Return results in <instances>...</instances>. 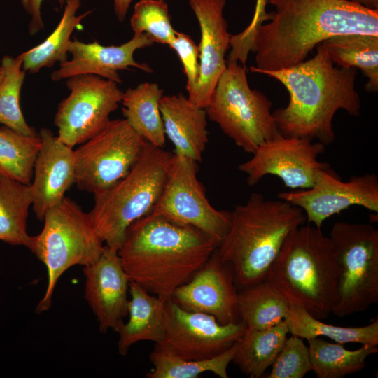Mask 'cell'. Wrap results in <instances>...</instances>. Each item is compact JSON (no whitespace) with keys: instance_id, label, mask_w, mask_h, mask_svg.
I'll return each mask as SVG.
<instances>
[{"instance_id":"obj_1","label":"cell","mask_w":378,"mask_h":378,"mask_svg":"<svg viewBox=\"0 0 378 378\" xmlns=\"http://www.w3.org/2000/svg\"><path fill=\"white\" fill-rule=\"evenodd\" d=\"M267 4L275 10L255 35L253 73L295 66L318 44L338 35L378 36V9L349 0H267Z\"/></svg>"},{"instance_id":"obj_2","label":"cell","mask_w":378,"mask_h":378,"mask_svg":"<svg viewBox=\"0 0 378 378\" xmlns=\"http://www.w3.org/2000/svg\"><path fill=\"white\" fill-rule=\"evenodd\" d=\"M218 247L200 230L150 213L127 228L118 253L130 281L167 301Z\"/></svg>"},{"instance_id":"obj_3","label":"cell","mask_w":378,"mask_h":378,"mask_svg":"<svg viewBox=\"0 0 378 378\" xmlns=\"http://www.w3.org/2000/svg\"><path fill=\"white\" fill-rule=\"evenodd\" d=\"M258 74L277 80L288 92V105L273 112L278 131L285 136L316 139L330 145L335 138L332 125L335 113L342 109L352 116L360 115L356 68L335 65L323 43L308 60Z\"/></svg>"},{"instance_id":"obj_4","label":"cell","mask_w":378,"mask_h":378,"mask_svg":"<svg viewBox=\"0 0 378 378\" xmlns=\"http://www.w3.org/2000/svg\"><path fill=\"white\" fill-rule=\"evenodd\" d=\"M303 211L278 198L259 192L230 211L228 232L217 248L220 260L231 265L241 289L264 280L286 239L304 225Z\"/></svg>"},{"instance_id":"obj_5","label":"cell","mask_w":378,"mask_h":378,"mask_svg":"<svg viewBox=\"0 0 378 378\" xmlns=\"http://www.w3.org/2000/svg\"><path fill=\"white\" fill-rule=\"evenodd\" d=\"M340 269L332 241L315 226L300 225L286 239L266 278L314 318H327L339 297Z\"/></svg>"},{"instance_id":"obj_6","label":"cell","mask_w":378,"mask_h":378,"mask_svg":"<svg viewBox=\"0 0 378 378\" xmlns=\"http://www.w3.org/2000/svg\"><path fill=\"white\" fill-rule=\"evenodd\" d=\"M173 154L148 141L130 172L94 195L89 215L105 245L118 249L127 228L150 214L163 189Z\"/></svg>"},{"instance_id":"obj_7","label":"cell","mask_w":378,"mask_h":378,"mask_svg":"<svg viewBox=\"0 0 378 378\" xmlns=\"http://www.w3.org/2000/svg\"><path fill=\"white\" fill-rule=\"evenodd\" d=\"M42 230L31 236L29 249L46 267L48 285L36 312L49 310L56 284L75 265H90L103 252L104 245L96 232L89 213L64 197L46 213Z\"/></svg>"},{"instance_id":"obj_8","label":"cell","mask_w":378,"mask_h":378,"mask_svg":"<svg viewBox=\"0 0 378 378\" xmlns=\"http://www.w3.org/2000/svg\"><path fill=\"white\" fill-rule=\"evenodd\" d=\"M272 105L263 93L251 88L246 66L227 62L205 110L237 146L253 154L279 132Z\"/></svg>"},{"instance_id":"obj_9","label":"cell","mask_w":378,"mask_h":378,"mask_svg":"<svg viewBox=\"0 0 378 378\" xmlns=\"http://www.w3.org/2000/svg\"><path fill=\"white\" fill-rule=\"evenodd\" d=\"M329 237L340 276L338 302L332 314L344 317L378 302V230L370 223L336 222Z\"/></svg>"},{"instance_id":"obj_10","label":"cell","mask_w":378,"mask_h":378,"mask_svg":"<svg viewBox=\"0 0 378 378\" xmlns=\"http://www.w3.org/2000/svg\"><path fill=\"white\" fill-rule=\"evenodd\" d=\"M146 142L125 119L110 120L74 150L78 189L95 195L114 185L136 164Z\"/></svg>"},{"instance_id":"obj_11","label":"cell","mask_w":378,"mask_h":378,"mask_svg":"<svg viewBox=\"0 0 378 378\" xmlns=\"http://www.w3.org/2000/svg\"><path fill=\"white\" fill-rule=\"evenodd\" d=\"M197 172V162L173 154L161 195L150 213L192 226L219 246L230 227V211L210 204Z\"/></svg>"},{"instance_id":"obj_12","label":"cell","mask_w":378,"mask_h":378,"mask_svg":"<svg viewBox=\"0 0 378 378\" xmlns=\"http://www.w3.org/2000/svg\"><path fill=\"white\" fill-rule=\"evenodd\" d=\"M69 94L57 107L54 124L57 137L74 148L99 132L121 102L123 92L116 83L92 74L67 78Z\"/></svg>"},{"instance_id":"obj_13","label":"cell","mask_w":378,"mask_h":378,"mask_svg":"<svg viewBox=\"0 0 378 378\" xmlns=\"http://www.w3.org/2000/svg\"><path fill=\"white\" fill-rule=\"evenodd\" d=\"M326 145L307 137L285 136L278 132L262 144L248 160L238 169L246 175L248 186L256 185L265 176L275 175L293 190L311 188L318 172L330 167L318 157Z\"/></svg>"},{"instance_id":"obj_14","label":"cell","mask_w":378,"mask_h":378,"mask_svg":"<svg viewBox=\"0 0 378 378\" xmlns=\"http://www.w3.org/2000/svg\"><path fill=\"white\" fill-rule=\"evenodd\" d=\"M165 333L155 348L187 360H205L231 348L244 335L240 321L223 325L209 314L189 312L171 300L166 302Z\"/></svg>"},{"instance_id":"obj_15","label":"cell","mask_w":378,"mask_h":378,"mask_svg":"<svg viewBox=\"0 0 378 378\" xmlns=\"http://www.w3.org/2000/svg\"><path fill=\"white\" fill-rule=\"evenodd\" d=\"M277 197L300 208L309 223L321 228L334 214L360 206L378 212V177L374 174L351 176L344 181L330 167L319 170L307 189L280 192Z\"/></svg>"},{"instance_id":"obj_16","label":"cell","mask_w":378,"mask_h":378,"mask_svg":"<svg viewBox=\"0 0 378 378\" xmlns=\"http://www.w3.org/2000/svg\"><path fill=\"white\" fill-rule=\"evenodd\" d=\"M170 300L185 310L211 315L223 325L240 321L233 270L220 260L216 250L174 291Z\"/></svg>"},{"instance_id":"obj_17","label":"cell","mask_w":378,"mask_h":378,"mask_svg":"<svg viewBox=\"0 0 378 378\" xmlns=\"http://www.w3.org/2000/svg\"><path fill=\"white\" fill-rule=\"evenodd\" d=\"M199 23L200 72L197 82L188 98L205 108L218 81L227 67L225 54L230 48L231 34L223 10L226 0H188Z\"/></svg>"},{"instance_id":"obj_18","label":"cell","mask_w":378,"mask_h":378,"mask_svg":"<svg viewBox=\"0 0 378 378\" xmlns=\"http://www.w3.org/2000/svg\"><path fill=\"white\" fill-rule=\"evenodd\" d=\"M83 274L85 299L97 318L99 330L117 332L128 314L130 283L118 249L104 245L99 258L84 267Z\"/></svg>"},{"instance_id":"obj_19","label":"cell","mask_w":378,"mask_h":378,"mask_svg":"<svg viewBox=\"0 0 378 378\" xmlns=\"http://www.w3.org/2000/svg\"><path fill=\"white\" fill-rule=\"evenodd\" d=\"M153 43L145 34H134L130 41L120 46H102L97 41L84 43L74 38L69 47L71 59L60 63L59 67L51 74V79L59 81L76 75L92 74L120 84L122 80L119 71L134 67L152 73L153 69L146 63L136 62L134 54Z\"/></svg>"},{"instance_id":"obj_20","label":"cell","mask_w":378,"mask_h":378,"mask_svg":"<svg viewBox=\"0 0 378 378\" xmlns=\"http://www.w3.org/2000/svg\"><path fill=\"white\" fill-rule=\"evenodd\" d=\"M38 134L41 145L29 186L32 209L36 217L43 220L47 211L59 203L75 184L76 169L73 148L49 129L42 128Z\"/></svg>"},{"instance_id":"obj_21","label":"cell","mask_w":378,"mask_h":378,"mask_svg":"<svg viewBox=\"0 0 378 378\" xmlns=\"http://www.w3.org/2000/svg\"><path fill=\"white\" fill-rule=\"evenodd\" d=\"M160 110L165 136L174 144V154L201 162L209 142L205 108L178 94L163 96Z\"/></svg>"},{"instance_id":"obj_22","label":"cell","mask_w":378,"mask_h":378,"mask_svg":"<svg viewBox=\"0 0 378 378\" xmlns=\"http://www.w3.org/2000/svg\"><path fill=\"white\" fill-rule=\"evenodd\" d=\"M128 303L129 320L117 330L118 353L125 356L130 348L141 341L160 343L165 333V300L130 281Z\"/></svg>"},{"instance_id":"obj_23","label":"cell","mask_w":378,"mask_h":378,"mask_svg":"<svg viewBox=\"0 0 378 378\" xmlns=\"http://www.w3.org/2000/svg\"><path fill=\"white\" fill-rule=\"evenodd\" d=\"M163 90L155 83L144 82L123 92L122 113L129 125L148 143L160 148L166 136L160 110Z\"/></svg>"},{"instance_id":"obj_24","label":"cell","mask_w":378,"mask_h":378,"mask_svg":"<svg viewBox=\"0 0 378 378\" xmlns=\"http://www.w3.org/2000/svg\"><path fill=\"white\" fill-rule=\"evenodd\" d=\"M288 334V326L286 319L267 329L246 328L237 343L232 362L251 378L262 377L275 360Z\"/></svg>"},{"instance_id":"obj_25","label":"cell","mask_w":378,"mask_h":378,"mask_svg":"<svg viewBox=\"0 0 378 378\" xmlns=\"http://www.w3.org/2000/svg\"><path fill=\"white\" fill-rule=\"evenodd\" d=\"M290 307L288 298L266 279L239 292V318L246 329L273 327L288 318Z\"/></svg>"},{"instance_id":"obj_26","label":"cell","mask_w":378,"mask_h":378,"mask_svg":"<svg viewBox=\"0 0 378 378\" xmlns=\"http://www.w3.org/2000/svg\"><path fill=\"white\" fill-rule=\"evenodd\" d=\"M81 6L80 0H66L62 18L52 32L42 43L19 56L22 60V69L36 74L41 68L51 67L68 59L70 37L76 28L92 10L77 15Z\"/></svg>"},{"instance_id":"obj_27","label":"cell","mask_w":378,"mask_h":378,"mask_svg":"<svg viewBox=\"0 0 378 378\" xmlns=\"http://www.w3.org/2000/svg\"><path fill=\"white\" fill-rule=\"evenodd\" d=\"M335 65L358 68L368 78L365 89L378 91V36L349 34L338 35L323 42Z\"/></svg>"},{"instance_id":"obj_28","label":"cell","mask_w":378,"mask_h":378,"mask_svg":"<svg viewBox=\"0 0 378 378\" xmlns=\"http://www.w3.org/2000/svg\"><path fill=\"white\" fill-rule=\"evenodd\" d=\"M32 199L29 185L0 177V240L29 248L27 220Z\"/></svg>"},{"instance_id":"obj_29","label":"cell","mask_w":378,"mask_h":378,"mask_svg":"<svg viewBox=\"0 0 378 378\" xmlns=\"http://www.w3.org/2000/svg\"><path fill=\"white\" fill-rule=\"evenodd\" d=\"M288 332L307 340L321 336L340 343H358L362 345L377 346L378 319L361 327H342L327 324L314 318L302 307L291 304L286 319Z\"/></svg>"},{"instance_id":"obj_30","label":"cell","mask_w":378,"mask_h":378,"mask_svg":"<svg viewBox=\"0 0 378 378\" xmlns=\"http://www.w3.org/2000/svg\"><path fill=\"white\" fill-rule=\"evenodd\" d=\"M312 371L318 378H342L365 368L366 359L378 351L377 346L363 345L358 349H346L342 344L318 337L307 340Z\"/></svg>"},{"instance_id":"obj_31","label":"cell","mask_w":378,"mask_h":378,"mask_svg":"<svg viewBox=\"0 0 378 378\" xmlns=\"http://www.w3.org/2000/svg\"><path fill=\"white\" fill-rule=\"evenodd\" d=\"M41 145L39 134L27 136L0 127V177L30 185Z\"/></svg>"},{"instance_id":"obj_32","label":"cell","mask_w":378,"mask_h":378,"mask_svg":"<svg viewBox=\"0 0 378 378\" xmlns=\"http://www.w3.org/2000/svg\"><path fill=\"white\" fill-rule=\"evenodd\" d=\"M237 342L225 352L205 360L183 359L155 347L150 355L153 368L146 373V377L197 378L209 372L220 378H227V368L232 362Z\"/></svg>"},{"instance_id":"obj_33","label":"cell","mask_w":378,"mask_h":378,"mask_svg":"<svg viewBox=\"0 0 378 378\" xmlns=\"http://www.w3.org/2000/svg\"><path fill=\"white\" fill-rule=\"evenodd\" d=\"M1 65L4 76L0 86V123L24 135L38 134L27 123L20 107V93L26 73L21 57L5 55Z\"/></svg>"},{"instance_id":"obj_34","label":"cell","mask_w":378,"mask_h":378,"mask_svg":"<svg viewBox=\"0 0 378 378\" xmlns=\"http://www.w3.org/2000/svg\"><path fill=\"white\" fill-rule=\"evenodd\" d=\"M134 34H146L153 43L169 45L176 36L164 0H140L130 18Z\"/></svg>"},{"instance_id":"obj_35","label":"cell","mask_w":378,"mask_h":378,"mask_svg":"<svg viewBox=\"0 0 378 378\" xmlns=\"http://www.w3.org/2000/svg\"><path fill=\"white\" fill-rule=\"evenodd\" d=\"M268 378H303L312 370L309 351L303 339L291 335L272 365Z\"/></svg>"},{"instance_id":"obj_36","label":"cell","mask_w":378,"mask_h":378,"mask_svg":"<svg viewBox=\"0 0 378 378\" xmlns=\"http://www.w3.org/2000/svg\"><path fill=\"white\" fill-rule=\"evenodd\" d=\"M267 0H256L253 15L250 24L241 32L231 35V50L227 57V62H238L246 66L248 54L253 52V43L258 29L270 15L266 11Z\"/></svg>"},{"instance_id":"obj_37","label":"cell","mask_w":378,"mask_h":378,"mask_svg":"<svg viewBox=\"0 0 378 378\" xmlns=\"http://www.w3.org/2000/svg\"><path fill=\"white\" fill-rule=\"evenodd\" d=\"M179 57L183 72L186 76V90L190 93L196 85L199 77V48L188 34L177 31L173 41L169 43Z\"/></svg>"},{"instance_id":"obj_38","label":"cell","mask_w":378,"mask_h":378,"mask_svg":"<svg viewBox=\"0 0 378 378\" xmlns=\"http://www.w3.org/2000/svg\"><path fill=\"white\" fill-rule=\"evenodd\" d=\"M43 0H20L24 9L31 16L29 24V31L31 35H34L44 29V24L41 17V6ZM62 4L64 0H59Z\"/></svg>"},{"instance_id":"obj_39","label":"cell","mask_w":378,"mask_h":378,"mask_svg":"<svg viewBox=\"0 0 378 378\" xmlns=\"http://www.w3.org/2000/svg\"><path fill=\"white\" fill-rule=\"evenodd\" d=\"M132 0H113L115 15L120 22L124 21Z\"/></svg>"},{"instance_id":"obj_40","label":"cell","mask_w":378,"mask_h":378,"mask_svg":"<svg viewBox=\"0 0 378 378\" xmlns=\"http://www.w3.org/2000/svg\"><path fill=\"white\" fill-rule=\"evenodd\" d=\"M370 9H378V0H349Z\"/></svg>"},{"instance_id":"obj_41","label":"cell","mask_w":378,"mask_h":378,"mask_svg":"<svg viewBox=\"0 0 378 378\" xmlns=\"http://www.w3.org/2000/svg\"><path fill=\"white\" fill-rule=\"evenodd\" d=\"M4 76V69H3L2 66H1V65H0V86H1V83L3 81Z\"/></svg>"}]
</instances>
